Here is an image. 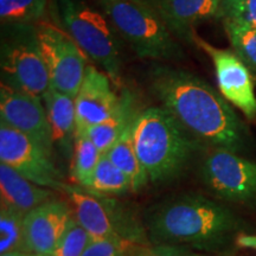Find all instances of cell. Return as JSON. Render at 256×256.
<instances>
[{
  "instance_id": "obj_26",
  "label": "cell",
  "mask_w": 256,
  "mask_h": 256,
  "mask_svg": "<svg viewBox=\"0 0 256 256\" xmlns=\"http://www.w3.org/2000/svg\"><path fill=\"white\" fill-rule=\"evenodd\" d=\"M218 18L256 28V0H222Z\"/></svg>"
},
{
  "instance_id": "obj_31",
  "label": "cell",
  "mask_w": 256,
  "mask_h": 256,
  "mask_svg": "<svg viewBox=\"0 0 256 256\" xmlns=\"http://www.w3.org/2000/svg\"><path fill=\"white\" fill-rule=\"evenodd\" d=\"M2 256H38V255H32V254H28V252H11V254H8V255H2Z\"/></svg>"
},
{
  "instance_id": "obj_6",
  "label": "cell",
  "mask_w": 256,
  "mask_h": 256,
  "mask_svg": "<svg viewBox=\"0 0 256 256\" xmlns=\"http://www.w3.org/2000/svg\"><path fill=\"white\" fill-rule=\"evenodd\" d=\"M2 83L43 98L50 78L34 25H2Z\"/></svg>"
},
{
  "instance_id": "obj_12",
  "label": "cell",
  "mask_w": 256,
  "mask_h": 256,
  "mask_svg": "<svg viewBox=\"0 0 256 256\" xmlns=\"http://www.w3.org/2000/svg\"><path fill=\"white\" fill-rule=\"evenodd\" d=\"M42 98L0 86V121L54 152L51 127Z\"/></svg>"
},
{
  "instance_id": "obj_23",
  "label": "cell",
  "mask_w": 256,
  "mask_h": 256,
  "mask_svg": "<svg viewBox=\"0 0 256 256\" xmlns=\"http://www.w3.org/2000/svg\"><path fill=\"white\" fill-rule=\"evenodd\" d=\"M24 217L20 211L2 206L0 211V255L23 252Z\"/></svg>"
},
{
  "instance_id": "obj_15",
  "label": "cell",
  "mask_w": 256,
  "mask_h": 256,
  "mask_svg": "<svg viewBox=\"0 0 256 256\" xmlns=\"http://www.w3.org/2000/svg\"><path fill=\"white\" fill-rule=\"evenodd\" d=\"M222 0H160L159 14L178 40L194 44V28L218 17Z\"/></svg>"
},
{
  "instance_id": "obj_10",
  "label": "cell",
  "mask_w": 256,
  "mask_h": 256,
  "mask_svg": "<svg viewBox=\"0 0 256 256\" xmlns=\"http://www.w3.org/2000/svg\"><path fill=\"white\" fill-rule=\"evenodd\" d=\"M0 162L32 183L62 191L64 182L50 153L37 142L0 121Z\"/></svg>"
},
{
  "instance_id": "obj_5",
  "label": "cell",
  "mask_w": 256,
  "mask_h": 256,
  "mask_svg": "<svg viewBox=\"0 0 256 256\" xmlns=\"http://www.w3.org/2000/svg\"><path fill=\"white\" fill-rule=\"evenodd\" d=\"M56 4L60 26L115 86L121 84L120 37L107 16L87 0H57Z\"/></svg>"
},
{
  "instance_id": "obj_11",
  "label": "cell",
  "mask_w": 256,
  "mask_h": 256,
  "mask_svg": "<svg viewBox=\"0 0 256 256\" xmlns=\"http://www.w3.org/2000/svg\"><path fill=\"white\" fill-rule=\"evenodd\" d=\"M194 43L211 58L216 74L218 92L232 106H235L249 121L256 120V94L252 72L241 58L229 49L211 46L194 36Z\"/></svg>"
},
{
  "instance_id": "obj_24",
  "label": "cell",
  "mask_w": 256,
  "mask_h": 256,
  "mask_svg": "<svg viewBox=\"0 0 256 256\" xmlns=\"http://www.w3.org/2000/svg\"><path fill=\"white\" fill-rule=\"evenodd\" d=\"M232 51L256 76V28L223 20Z\"/></svg>"
},
{
  "instance_id": "obj_29",
  "label": "cell",
  "mask_w": 256,
  "mask_h": 256,
  "mask_svg": "<svg viewBox=\"0 0 256 256\" xmlns=\"http://www.w3.org/2000/svg\"><path fill=\"white\" fill-rule=\"evenodd\" d=\"M236 244L242 248H249L255 249L256 250V235H246V234H241L235 240Z\"/></svg>"
},
{
  "instance_id": "obj_1",
  "label": "cell",
  "mask_w": 256,
  "mask_h": 256,
  "mask_svg": "<svg viewBox=\"0 0 256 256\" xmlns=\"http://www.w3.org/2000/svg\"><path fill=\"white\" fill-rule=\"evenodd\" d=\"M150 87L165 108L202 145L242 152L248 130L218 90L206 80L183 69L156 66Z\"/></svg>"
},
{
  "instance_id": "obj_32",
  "label": "cell",
  "mask_w": 256,
  "mask_h": 256,
  "mask_svg": "<svg viewBox=\"0 0 256 256\" xmlns=\"http://www.w3.org/2000/svg\"><path fill=\"white\" fill-rule=\"evenodd\" d=\"M130 256H132V255H130Z\"/></svg>"
},
{
  "instance_id": "obj_21",
  "label": "cell",
  "mask_w": 256,
  "mask_h": 256,
  "mask_svg": "<svg viewBox=\"0 0 256 256\" xmlns=\"http://www.w3.org/2000/svg\"><path fill=\"white\" fill-rule=\"evenodd\" d=\"M102 153L87 133H76L74 144L72 177L76 185L84 188L94 174Z\"/></svg>"
},
{
  "instance_id": "obj_17",
  "label": "cell",
  "mask_w": 256,
  "mask_h": 256,
  "mask_svg": "<svg viewBox=\"0 0 256 256\" xmlns=\"http://www.w3.org/2000/svg\"><path fill=\"white\" fill-rule=\"evenodd\" d=\"M0 194L2 206L20 211L24 215L54 200L52 190L32 183L2 162H0Z\"/></svg>"
},
{
  "instance_id": "obj_27",
  "label": "cell",
  "mask_w": 256,
  "mask_h": 256,
  "mask_svg": "<svg viewBox=\"0 0 256 256\" xmlns=\"http://www.w3.org/2000/svg\"><path fill=\"white\" fill-rule=\"evenodd\" d=\"M132 240L124 236L92 240L82 256H130Z\"/></svg>"
},
{
  "instance_id": "obj_14",
  "label": "cell",
  "mask_w": 256,
  "mask_h": 256,
  "mask_svg": "<svg viewBox=\"0 0 256 256\" xmlns=\"http://www.w3.org/2000/svg\"><path fill=\"white\" fill-rule=\"evenodd\" d=\"M112 80L104 72L88 64L84 78L75 98L76 133H86L114 113L120 95L112 88Z\"/></svg>"
},
{
  "instance_id": "obj_22",
  "label": "cell",
  "mask_w": 256,
  "mask_h": 256,
  "mask_svg": "<svg viewBox=\"0 0 256 256\" xmlns=\"http://www.w3.org/2000/svg\"><path fill=\"white\" fill-rule=\"evenodd\" d=\"M48 0H0L2 25H34L46 14Z\"/></svg>"
},
{
  "instance_id": "obj_2",
  "label": "cell",
  "mask_w": 256,
  "mask_h": 256,
  "mask_svg": "<svg viewBox=\"0 0 256 256\" xmlns=\"http://www.w3.org/2000/svg\"><path fill=\"white\" fill-rule=\"evenodd\" d=\"M241 222L228 208L197 194L162 203L147 222L150 238L162 244L216 248L229 241Z\"/></svg>"
},
{
  "instance_id": "obj_25",
  "label": "cell",
  "mask_w": 256,
  "mask_h": 256,
  "mask_svg": "<svg viewBox=\"0 0 256 256\" xmlns=\"http://www.w3.org/2000/svg\"><path fill=\"white\" fill-rule=\"evenodd\" d=\"M92 240L90 235L72 215L58 244L50 256H82Z\"/></svg>"
},
{
  "instance_id": "obj_16",
  "label": "cell",
  "mask_w": 256,
  "mask_h": 256,
  "mask_svg": "<svg viewBox=\"0 0 256 256\" xmlns=\"http://www.w3.org/2000/svg\"><path fill=\"white\" fill-rule=\"evenodd\" d=\"M42 100L46 106L54 146L64 154H72L76 136L75 98L50 86Z\"/></svg>"
},
{
  "instance_id": "obj_30",
  "label": "cell",
  "mask_w": 256,
  "mask_h": 256,
  "mask_svg": "<svg viewBox=\"0 0 256 256\" xmlns=\"http://www.w3.org/2000/svg\"><path fill=\"white\" fill-rule=\"evenodd\" d=\"M133 2H142V4H145V5H147V6H151V8H156V11L159 12V4H160V0H133Z\"/></svg>"
},
{
  "instance_id": "obj_8",
  "label": "cell",
  "mask_w": 256,
  "mask_h": 256,
  "mask_svg": "<svg viewBox=\"0 0 256 256\" xmlns=\"http://www.w3.org/2000/svg\"><path fill=\"white\" fill-rule=\"evenodd\" d=\"M200 176L206 188L220 200L256 203V162L238 153L214 148L200 166Z\"/></svg>"
},
{
  "instance_id": "obj_18",
  "label": "cell",
  "mask_w": 256,
  "mask_h": 256,
  "mask_svg": "<svg viewBox=\"0 0 256 256\" xmlns=\"http://www.w3.org/2000/svg\"><path fill=\"white\" fill-rule=\"evenodd\" d=\"M140 112L142 110H139L136 95L128 89H124L114 113L104 122L90 128L86 133L104 154L110 151L119 138L132 126Z\"/></svg>"
},
{
  "instance_id": "obj_20",
  "label": "cell",
  "mask_w": 256,
  "mask_h": 256,
  "mask_svg": "<svg viewBox=\"0 0 256 256\" xmlns=\"http://www.w3.org/2000/svg\"><path fill=\"white\" fill-rule=\"evenodd\" d=\"M83 188L98 196H119L132 191V184L127 176L104 153L92 178Z\"/></svg>"
},
{
  "instance_id": "obj_28",
  "label": "cell",
  "mask_w": 256,
  "mask_h": 256,
  "mask_svg": "<svg viewBox=\"0 0 256 256\" xmlns=\"http://www.w3.org/2000/svg\"><path fill=\"white\" fill-rule=\"evenodd\" d=\"M132 256H203V255L178 252V250H176V249H172V248H162V249H156V250L138 252Z\"/></svg>"
},
{
  "instance_id": "obj_19",
  "label": "cell",
  "mask_w": 256,
  "mask_h": 256,
  "mask_svg": "<svg viewBox=\"0 0 256 256\" xmlns=\"http://www.w3.org/2000/svg\"><path fill=\"white\" fill-rule=\"evenodd\" d=\"M133 124L119 138V140L110 147L106 154L122 174L127 176L132 184V191H139L148 183L150 179L138 158L134 147Z\"/></svg>"
},
{
  "instance_id": "obj_3",
  "label": "cell",
  "mask_w": 256,
  "mask_h": 256,
  "mask_svg": "<svg viewBox=\"0 0 256 256\" xmlns=\"http://www.w3.org/2000/svg\"><path fill=\"white\" fill-rule=\"evenodd\" d=\"M133 142L147 177L154 184L180 176L204 146L162 106L140 112L133 124Z\"/></svg>"
},
{
  "instance_id": "obj_13",
  "label": "cell",
  "mask_w": 256,
  "mask_h": 256,
  "mask_svg": "<svg viewBox=\"0 0 256 256\" xmlns=\"http://www.w3.org/2000/svg\"><path fill=\"white\" fill-rule=\"evenodd\" d=\"M72 217V206L66 202L50 200L34 208L24 217L25 252L50 256Z\"/></svg>"
},
{
  "instance_id": "obj_9",
  "label": "cell",
  "mask_w": 256,
  "mask_h": 256,
  "mask_svg": "<svg viewBox=\"0 0 256 256\" xmlns=\"http://www.w3.org/2000/svg\"><path fill=\"white\" fill-rule=\"evenodd\" d=\"M62 192L68 197L74 217L92 240L110 236L133 238L136 228L126 208L118 200L92 194L78 185L64 184Z\"/></svg>"
},
{
  "instance_id": "obj_7",
  "label": "cell",
  "mask_w": 256,
  "mask_h": 256,
  "mask_svg": "<svg viewBox=\"0 0 256 256\" xmlns=\"http://www.w3.org/2000/svg\"><path fill=\"white\" fill-rule=\"evenodd\" d=\"M34 26L50 86L75 98L88 66L87 55L60 25L43 19Z\"/></svg>"
},
{
  "instance_id": "obj_4",
  "label": "cell",
  "mask_w": 256,
  "mask_h": 256,
  "mask_svg": "<svg viewBox=\"0 0 256 256\" xmlns=\"http://www.w3.org/2000/svg\"><path fill=\"white\" fill-rule=\"evenodd\" d=\"M94 2L138 57L156 60H176L184 57L174 34L156 8L133 0Z\"/></svg>"
}]
</instances>
